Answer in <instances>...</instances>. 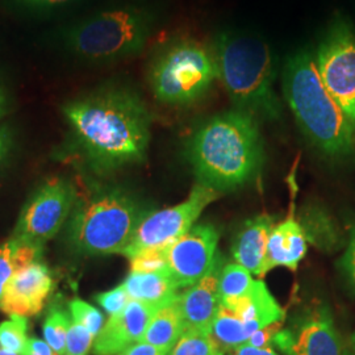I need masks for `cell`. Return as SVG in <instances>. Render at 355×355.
Here are the masks:
<instances>
[{
    "label": "cell",
    "instance_id": "6da1fadb",
    "mask_svg": "<svg viewBox=\"0 0 355 355\" xmlns=\"http://www.w3.org/2000/svg\"><path fill=\"white\" fill-rule=\"evenodd\" d=\"M64 114L76 149L94 171L103 174L146 158L152 117L133 89H98L67 103Z\"/></svg>",
    "mask_w": 355,
    "mask_h": 355
},
{
    "label": "cell",
    "instance_id": "ba28073f",
    "mask_svg": "<svg viewBox=\"0 0 355 355\" xmlns=\"http://www.w3.org/2000/svg\"><path fill=\"white\" fill-rule=\"evenodd\" d=\"M316 64L325 87L355 125V28L341 15L320 42Z\"/></svg>",
    "mask_w": 355,
    "mask_h": 355
},
{
    "label": "cell",
    "instance_id": "d6986e66",
    "mask_svg": "<svg viewBox=\"0 0 355 355\" xmlns=\"http://www.w3.org/2000/svg\"><path fill=\"white\" fill-rule=\"evenodd\" d=\"M130 300L159 309L178 295V286L168 272H130L123 283Z\"/></svg>",
    "mask_w": 355,
    "mask_h": 355
},
{
    "label": "cell",
    "instance_id": "e575fe53",
    "mask_svg": "<svg viewBox=\"0 0 355 355\" xmlns=\"http://www.w3.org/2000/svg\"><path fill=\"white\" fill-rule=\"evenodd\" d=\"M233 355H278L272 347H265V349H257L249 345H242L240 347L234 349Z\"/></svg>",
    "mask_w": 355,
    "mask_h": 355
},
{
    "label": "cell",
    "instance_id": "ffe728a7",
    "mask_svg": "<svg viewBox=\"0 0 355 355\" xmlns=\"http://www.w3.org/2000/svg\"><path fill=\"white\" fill-rule=\"evenodd\" d=\"M179 295L154 313L141 340L142 343H150L167 352L173 349L184 331Z\"/></svg>",
    "mask_w": 355,
    "mask_h": 355
},
{
    "label": "cell",
    "instance_id": "8fae6325",
    "mask_svg": "<svg viewBox=\"0 0 355 355\" xmlns=\"http://www.w3.org/2000/svg\"><path fill=\"white\" fill-rule=\"evenodd\" d=\"M274 343L286 355H343L341 336L327 305L306 309L293 320L288 328H282Z\"/></svg>",
    "mask_w": 355,
    "mask_h": 355
},
{
    "label": "cell",
    "instance_id": "e0dca14e",
    "mask_svg": "<svg viewBox=\"0 0 355 355\" xmlns=\"http://www.w3.org/2000/svg\"><path fill=\"white\" fill-rule=\"evenodd\" d=\"M306 249L304 229L296 220L288 217L279 225H275L270 234L261 277H265L275 267H286L296 271L306 254Z\"/></svg>",
    "mask_w": 355,
    "mask_h": 355
},
{
    "label": "cell",
    "instance_id": "3957f363",
    "mask_svg": "<svg viewBox=\"0 0 355 355\" xmlns=\"http://www.w3.org/2000/svg\"><path fill=\"white\" fill-rule=\"evenodd\" d=\"M282 87L297 125L313 146L337 159L354 154L355 125L325 87L311 51L287 58Z\"/></svg>",
    "mask_w": 355,
    "mask_h": 355
},
{
    "label": "cell",
    "instance_id": "7a4b0ae2",
    "mask_svg": "<svg viewBox=\"0 0 355 355\" xmlns=\"http://www.w3.org/2000/svg\"><path fill=\"white\" fill-rule=\"evenodd\" d=\"M198 183L234 190L252 180L263 162V141L253 114L240 110L217 114L199 128L187 146Z\"/></svg>",
    "mask_w": 355,
    "mask_h": 355
},
{
    "label": "cell",
    "instance_id": "8d00e7d4",
    "mask_svg": "<svg viewBox=\"0 0 355 355\" xmlns=\"http://www.w3.org/2000/svg\"><path fill=\"white\" fill-rule=\"evenodd\" d=\"M8 110V98H7V92L3 87L1 82H0V117H3Z\"/></svg>",
    "mask_w": 355,
    "mask_h": 355
},
{
    "label": "cell",
    "instance_id": "d6a6232c",
    "mask_svg": "<svg viewBox=\"0 0 355 355\" xmlns=\"http://www.w3.org/2000/svg\"><path fill=\"white\" fill-rule=\"evenodd\" d=\"M168 352L159 349L157 346H153L150 343H135L129 346L124 352H121L119 355H167Z\"/></svg>",
    "mask_w": 355,
    "mask_h": 355
},
{
    "label": "cell",
    "instance_id": "f546056e",
    "mask_svg": "<svg viewBox=\"0 0 355 355\" xmlns=\"http://www.w3.org/2000/svg\"><path fill=\"white\" fill-rule=\"evenodd\" d=\"M340 266L343 268V274L346 275L349 283L355 290V225L350 229V237L346 250L340 261Z\"/></svg>",
    "mask_w": 355,
    "mask_h": 355
},
{
    "label": "cell",
    "instance_id": "83f0119b",
    "mask_svg": "<svg viewBox=\"0 0 355 355\" xmlns=\"http://www.w3.org/2000/svg\"><path fill=\"white\" fill-rule=\"evenodd\" d=\"M95 338L96 337L91 331L71 321L67 331L64 355H89Z\"/></svg>",
    "mask_w": 355,
    "mask_h": 355
},
{
    "label": "cell",
    "instance_id": "9c48e42d",
    "mask_svg": "<svg viewBox=\"0 0 355 355\" xmlns=\"http://www.w3.org/2000/svg\"><path fill=\"white\" fill-rule=\"evenodd\" d=\"M218 196L214 189L196 183L183 203L142 217L123 255L130 259L144 250L167 249L193 227L204 209Z\"/></svg>",
    "mask_w": 355,
    "mask_h": 355
},
{
    "label": "cell",
    "instance_id": "8992f818",
    "mask_svg": "<svg viewBox=\"0 0 355 355\" xmlns=\"http://www.w3.org/2000/svg\"><path fill=\"white\" fill-rule=\"evenodd\" d=\"M217 78L215 53L191 38H178L166 44L154 54L148 67L154 96L170 105L196 102Z\"/></svg>",
    "mask_w": 355,
    "mask_h": 355
},
{
    "label": "cell",
    "instance_id": "74e56055",
    "mask_svg": "<svg viewBox=\"0 0 355 355\" xmlns=\"http://www.w3.org/2000/svg\"><path fill=\"white\" fill-rule=\"evenodd\" d=\"M343 355H355V353L353 352V350H352V349L346 347V349H343Z\"/></svg>",
    "mask_w": 355,
    "mask_h": 355
},
{
    "label": "cell",
    "instance_id": "484cf974",
    "mask_svg": "<svg viewBox=\"0 0 355 355\" xmlns=\"http://www.w3.org/2000/svg\"><path fill=\"white\" fill-rule=\"evenodd\" d=\"M69 306L73 321L86 328L96 337L104 325V318L101 311L80 299H74L70 302Z\"/></svg>",
    "mask_w": 355,
    "mask_h": 355
},
{
    "label": "cell",
    "instance_id": "f1b7e54d",
    "mask_svg": "<svg viewBox=\"0 0 355 355\" xmlns=\"http://www.w3.org/2000/svg\"><path fill=\"white\" fill-rule=\"evenodd\" d=\"M96 302L110 316H112L125 308V305L130 302V297L124 286L120 284L111 291L99 293L96 296Z\"/></svg>",
    "mask_w": 355,
    "mask_h": 355
},
{
    "label": "cell",
    "instance_id": "ac0fdd59",
    "mask_svg": "<svg viewBox=\"0 0 355 355\" xmlns=\"http://www.w3.org/2000/svg\"><path fill=\"white\" fill-rule=\"evenodd\" d=\"M274 227V218L268 215L258 216L246 221L232 249L236 263L245 267L250 274L261 277L268 239Z\"/></svg>",
    "mask_w": 355,
    "mask_h": 355
},
{
    "label": "cell",
    "instance_id": "44dd1931",
    "mask_svg": "<svg viewBox=\"0 0 355 355\" xmlns=\"http://www.w3.org/2000/svg\"><path fill=\"white\" fill-rule=\"evenodd\" d=\"M41 249L42 248L16 237L0 246V299L6 284L13 274L17 270L38 261Z\"/></svg>",
    "mask_w": 355,
    "mask_h": 355
},
{
    "label": "cell",
    "instance_id": "52a82bcc",
    "mask_svg": "<svg viewBox=\"0 0 355 355\" xmlns=\"http://www.w3.org/2000/svg\"><path fill=\"white\" fill-rule=\"evenodd\" d=\"M153 26L152 13L144 8H116L69 28L64 44L87 61L110 62L139 54L152 35Z\"/></svg>",
    "mask_w": 355,
    "mask_h": 355
},
{
    "label": "cell",
    "instance_id": "d590c367",
    "mask_svg": "<svg viewBox=\"0 0 355 355\" xmlns=\"http://www.w3.org/2000/svg\"><path fill=\"white\" fill-rule=\"evenodd\" d=\"M19 3L24 4L26 7H33V8H48V7H55L61 6L67 1L71 0H17Z\"/></svg>",
    "mask_w": 355,
    "mask_h": 355
},
{
    "label": "cell",
    "instance_id": "1f68e13d",
    "mask_svg": "<svg viewBox=\"0 0 355 355\" xmlns=\"http://www.w3.org/2000/svg\"><path fill=\"white\" fill-rule=\"evenodd\" d=\"M20 355H57L54 353V350L51 349V345L40 340L36 337H31L28 338L26 343V347L23 349L21 354Z\"/></svg>",
    "mask_w": 355,
    "mask_h": 355
},
{
    "label": "cell",
    "instance_id": "277c9868",
    "mask_svg": "<svg viewBox=\"0 0 355 355\" xmlns=\"http://www.w3.org/2000/svg\"><path fill=\"white\" fill-rule=\"evenodd\" d=\"M215 55L218 78L237 110L254 117H279L282 107L274 91V57L263 40L227 32L217 37Z\"/></svg>",
    "mask_w": 355,
    "mask_h": 355
},
{
    "label": "cell",
    "instance_id": "7c38bea8",
    "mask_svg": "<svg viewBox=\"0 0 355 355\" xmlns=\"http://www.w3.org/2000/svg\"><path fill=\"white\" fill-rule=\"evenodd\" d=\"M218 233L212 225H195L167 248V271L178 288H189L215 263Z\"/></svg>",
    "mask_w": 355,
    "mask_h": 355
},
{
    "label": "cell",
    "instance_id": "f35d334b",
    "mask_svg": "<svg viewBox=\"0 0 355 355\" xmlns=\"http://www.w3.org/2000/svg\"><path fill=\"white\" fill-rule=\"evenodd\" d=\"M0 355H19V354H15V353H10V352H7V350H0Z\"/></svg>",
    "mask_w": 355,
    "mask_h": 355
},
{
    "label": "cell",
    "instance_id": "2e32d148",
    "mask_svg": "<svg viewBox=\"0 0 355 355\" xmlns=\"http://www.w3.org/2000/svg\"><path fill=\"white\" fill-rule=\"evenodd\" d=\"M221 304L232 311L248 340L257 330L284 320L283 309L262 280H254L252 288L241 297L221 300Z\"/></svg>",
    "mask_w": 355,
    "mask_h": 355
},
{
    "label": "cell",
    "instance_id": "30bf717a",
    "mask_svg": "<svg viewBox=\"0 0 355 355\" xmlns=\"http://www.w3.org/2000/svg\"><path fill=\"white\" fill-rule=\"evenodd\" d=\"M74 198L69 182L60 178L49 179L24 205L13 237L42 248L62 228L71 214Z\"/></svg>",
    "mask_w": 355,
    "mask_h": 355
},
{
    "label": "cell",
    "instance_id": "7402d4cb",
    "mask_svg": "<svg viewBox=\"0 0 355 355\" xmlns=\"http://www.w3.org/2000/svg\"><path fill=\"white\" fill-rule=\"evenodd\" d=\"M218 343L212 334L184 330L167 355H220Z\"/></svg>",
    "mask_w": 355,
    "mask_h": 355
},
{
    "label": "cell",
    "instance_id": "5bb4252c",
    "mask_svg": "<svg viewBox=\"0 0 355 355\" xmlns=\"http://www.w3.org/2000/svg\"><path fill=\"white\" fill-rule=\"evenodd\" d=\"M158 309L130 300L124 309L110 316L94 341V354H120L129 346L140 343L150 320Z\"/></svg>",
    "mask_w": 355,
    "mask_h": 355
},
{
    "label": "cell",
    "instance_id": "5b68a950",
    "mask_svg": "<svg viewBox=\"0 0 355 355\" xmlns=\"http://www.w3.org/2000/svg\"><path fill=\"white\" fill-rule=\"evenodd\" d=\"M142 220L136 202L123 191H96L80 199L70 218V243L89 255L123 254Z\"/></svg>",
    "mask_w": 355,
    "mask_h": 355
},
{
    "label": "cell",
    "instance_id": "ab89813d",
    "mask_svg": "<svg viewBox=\"0 0 355 355\" xmlns=\"http://www.w3.org/2000/svg\"><path fill=\"white\" fill-rule=\"evenodd\" d=\"M220 355H223V354H220Z\"/></svg>",
    "mask_w": 355,
    "mask_h": 355
},
{
    "label": "cell",
    "instance_id": "cb8c5ba5",
    "mask_svg": "<svg viewBox=\"0 0 355 355\" xmlns=\"http://www.w3.org/2000/svg\"><path fill=\"white\" fill-rule=\"evenodd\" d=\"M73 320L62 308L51 306L44 322V338L57 355L64 354L67 331Z\"/></svg>",
    "mask_w": 355,
    "mask_h": 355
},
{
    "label": "cell",
    "instance_id": "836d02e7",
    "mask_svg": "<svg viewBox=\"0 0 355 355\" xmlns=\"http://www.w3.org/2000/svg\"><path fill=\"white\" fill-rule=\"evenodd\" d=\"M13 135L8 125H0V167L6 162L12 149Z\"/></svg>",
    "mask_w": 355,
    "mask_h": 355
},
{
    "label": "cell",
    "instance_id": "4fadbf2b",
    "mask_svg": "<svg viewBox=\"0 0 355 355\" xmlns=\"http://www.w3.org/2000/svg\"><path fill=\"white\" fill-rule=\"evenodd\" d=\"M54 288L51 270L36 261L17 270L6 284L0 311L8 316H37Z\"/></svg>",
    "mask_w": 355,
    "mask_h": 355
},
{
    "label": "cell",
    "instance_id": "4316f807",
    "mask_svg": "<svg viewBox=\"0 0 355 355\" xmlns=\"http://www.w3.org/2000/svg\"><path fill=\"white\" fill-rule=\"evenodd\" d=\"M167 249H149L133 255L130 261L132 272H168Z\"/></svg>",
    "mask_w": 355,
    "mask_h": 355
},
{
    "label": "cell",
    "instance_id": "9a60e30c",
    "mask_svg": "<svg viewBox=\"0 0 355 355\" xmlns=\"http://www.w3.org/2000/svg\"><path fill=\"white\" fill-rule=\"evenodd\" d=\"M223 267L221 257L216 255L215 263L209 272L179 295L184 330L212 334L214 321L221 304L218 283Z\"/></svg>",
    "mask_w": 355,
    "mask_h": 355
},
{
    "label": "cell",
    "instance_id": "4dcf8cb0",
    "mask_svg": "<svg viewBox=\"0 0 355 355\" xmlns=\"http://www.w3.org/2000/svg\"><path fill=\"white\" fill-rule=\"evenodd\" d=\"M282 329V322H277L272 325H268L266 328L257 330L250 336V338L248 340V343L245 345L253 346L257 349H265V347H272V343L275 340V336L278 334V331Z\"/></svg>",
    "mask_w": 355,
    "mask_h": 355
},
{
    "label": "cell",
    "instance_id": "d4e9b609",
    "mask_svg": "<svg viewBox=\"0 0 355 355\" xmlns=\"http://www.w3.org/2000/svg\"><path fill=\"white\" fill-rule=\"evenodd\" d=\"M28 341V318L11 316L0 322V347L15 354H21Z\"/></svg>",
    "mask_w": 355,
    "mask_h": 355
},
{
    "label": "cell",
    "instance_id": "603a6c76",
    "mask_svg": "<svg viewBox=\"0 0 355 355\" xmlns=\"http://www.w3.org/2000/svg\"><path fill=\"white\" fill-rule=\"evenodd\" d=\"M252 274L239 263H229L223 267L220 275V297L221 300H229L241 297L253 286Z\"/></svg>",
    "mask_w": 355,
    "mask_h": 355
}]
</instances>
